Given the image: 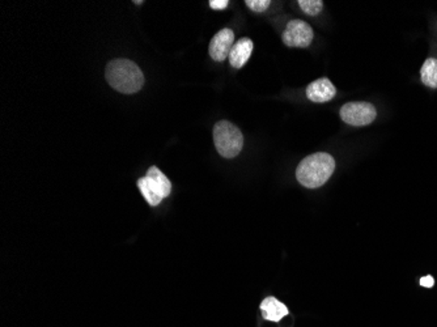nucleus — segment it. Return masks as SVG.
Instances as JSON below:
<instances>
[{
  "instance_id": "11",
  "label": "nucleus",
  "mask_w": 437,
  "mask_h": 327,
  "mask_svg": "<svg viewBox=\"0 0 437 327\" xmlns=\"http://www.w3.org/2000/svg\"><path fill=\"white\" fill-rule=\"evenodd\" d=\"M420 78L424 86L436 89L437 88V59L429 58L423 63L420 69Z\"/></svg>"
},
{
  "instance_id": "15",
  "label": "nucleus",
  "mask_w": 437,
  "mask_h": 327,
  "mask_svg": "<svg viewBox=\"0 0 437 327\" xmlns=\"http://www.w3.org/2000/svg\"><path fill=\"white\" fill-rule=\"evenodd\" d=\"M433 285H435V280H433L432 276H423V277L420 279V285H421V287L431 288V287H433Z\"/></svg>"
},
{
  "instance_id": "7",
  "label": "nucleus",
  "mask_w": 437,
  "mask_h": 327,
  "mask_svg": "<svg viewBox=\"0 0 437 327\" xmlns=\"http://www.w3.org/2000/svg\"><path fill=\"white\" fill-rule=\"evenodd\" d=\"M234 45V33L229 28H224L214 35L210 42L208 52L211 58L216 62H223L229 57L232 47Z\"/></svg>"
},
{
  "instance_id": "9",
  "label": "nucleus",
  "mask_w": 437,
  "mask_h": 327,
  "mask_svg": "<svg viewBox=\"0 0 437 327\" xmlns=\"http://www.w3.org/2000/svg\"><path fill=\"white\" fill-rule=\"evenodd\" d=\"M251 52H253V41L248 37L239 40L233 45L229 57H228L232 67L242 69L246 64V62L250 59Z\"/></svg>"
},
{
  "instance_id": "1",
  "label": "nucleus",
  "mask_w": 437,
  "mask_h": 327,
  "mask_svg": "<svg viewBox=\"0 0 437 327\" xmlns=\"http://www.w3.org/2000/svg\"><path fill=\"white\" fill-rule=\"evenodd\" d=\"M105 78L109 86L123 95H134L144 86V75L134 62L113 59L105 69Z\"/></svg>"
},
{
  "instance_id": "12",
  "label": "nucleus",
  "mask_w": 437,
  "mask_h": 327,
  "mask_svg": "<svg viewBox=\"0 0 437 327\" xmlns=\"http://www.w3.org/2000/svg\"><path fill=\"white\" fill-rule=\"evenodd\" d=\"M299 7L304 13H307L308 16H317L322 9H324V1L322 0H300Z\"/></svg>"
},
{
  "instance_id": "3",
  "label": "nucleus",
  "mask_w": 437,
  "mask_h": 327,
  "mask_svg": "<svg viewBox=\"0 0 437 327\" xmlns=\"http://www.w3.org/2000/svg\"><path fill=\"white\" fill-rule=\"evenodd\" d=\"M137 188L147 202L151 206L156 207L161 203L164 198L169 197L171 183L157 166H151L146 176L139 178Z\"/></svg>"
},
{
  "instance_id": "5",
  "label": "nucleus",
  "mask_w": 437,
  "mask_h": 327,
  "mask_svg": "<svg viewBox=\"0 0 437 327\" xmlns=\"http://www.w3.org/2000/svg\"><path fill=\"white\" fill-rule=\"evenodd\" d=\"M378 110L369 103H347L341 109V118L355 127L368 126L376 120Z\"/></svg>"
},
{
  "instance_id": "14",
  "label": "nucleus",
  "mask_w": 437,
  "mask_h": 327,
  "mask_svg": "<svg viewBox=\"0 0 437 327\" xmlns=\"http://www.w3.org/2000/svg\"><path fill=\"white\" fill-rule=\"evenodd\" d=\"M208 4L212 9H225L228 7L229 1L228 0H210Z\"/></svg>"
},
{
  "instance_id": "8",
  "label": "nucleus",
  "mask_w": 437,
  "mask_h": 327,
  "mask_svg": "<svg viewBox=\"0 0 437 327\" xmlns=\"http://www.w3.org/2000/svg\"><path fill=\"white\" fill-rule=\"evenodd\" d=\"M336 88L327 78H321L307 86V97L312 103H327L334 98Z\"/></svg>"
},
{
  "instance_id": "2",
  "label": "nucleus",
  "mask_w": 437,
  "mask_h": 327,
  "mask_svg": "<svg viewBox=\"0 0 437 327\" xmlns=\"http://www.w3.org/2000/svg\"><path fill=\"white\" fill-rule=\"evenodd\" d=\"M335 171L333 156L317 152L305 157L296 169V178L304 188L317 189L324 186Z\"/></svg>"
},
{
  "instance_id": "6",
  "label": "nucleus",
  "mask_w": 437,
  "mask_h": 327,
  "mask_svg": "<svg viewBox=\"0 0 437 327\" xmlns=\"http://www.w3.org/2000/svg\"><path fill=\"white\" fill-rule=\"evenodd\" d=\"M313 29L309 25L308 23L302 21V20H291L285 29H284L282 40L284 45L288 47H299V49H305L313 41Z\"/></svg>"
},
{
  "instance_id": "10",
  "label": "nucleus",
  "mask_w": 437,
  "mask_h": 327,
  "mask_svg": "<svg viewBox=\"0 0 437 327\" xmlns=\"http://www.w3.org/2000/svg\"><path fill=\"white\" fill-rule=\"evenodd\" d=\"M261 310L263 314V319L270 322H280L282 319L290 314V310L284 305L283 302H279L273 296L266 297L261 304Z\"/></svg>"
},
{
  "instance_id": "13",
  "label": "nucleus",
  "mask_w": 437,
  "mask_h": 327,
  "mask_svg": "<svg viewBox=\"0 0 437 327\" xmlns=\"http://www.w3.org/2000/svg\"><path fill=\"white\" fill-rule=\"evenodd\" d=\"M245 4L248 6L249 9H251L253 12H265L268 7H270V4H271V1L270 0H246L245 1Z\"/></svg>"
},
{
  "instance_id": "4",
  "label": "nucleus",
  "mask_w": 437,
  "mask_h": 327,
  "mask_svg": "<svg viewBox=\"0 0 437 327\" xmlns=\"http://www.w3.org/2000/svg\"><path fill=\"white\" fill-rule=\"evenodd\" d=\"M214 143L219 155L233 159L240 155L244 137L239 127L228 121H219L214 127Z\"/></svg>"
}]
</instances>
